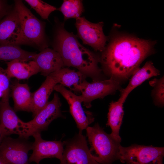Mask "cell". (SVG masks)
Segmentation results:
<instances>
[{
    "label": "cell",
    "instance_id": "obj_15",
    "mask_svg": "<svg viewBox=\"0 0 164 164\" xmlns=\"http://www.w3.org/2000/svg\"><path fill=\"white\" fill-rule=\"evenodd\" d=\"M33 60L38 66L39 72L46 77L64 66L59 53L53 49L48 47L36 53Z\"/></svg>",
    "mask_w": 164,
    "mask_h": 164
},
{
    "label": "cell",
    "instance_id": "obj_5",
    "mask_svg": "<svg viewBox=\"0 0 164 164\" xmlns=\"http://www.w3.org/2000/svg\"><path fill=\"white\" fill-rule=\"evenodd\" d=\"M63 151L60 164H100L92 157L86 137L79 132L63 142Z\"/></svg>",
    "mask_w": 164,
    "mask_h": 164
},
{
    "label": "cell",
    "instance_id": "obj_6",
    "mask_svg": "<svg viewBox=\"0 0 164 164\" xmlns=\"http://www.w3.org/2000/svg\"><path fill=\"white\" fill-rule=\"evenodd\" d=\"M27 139L4 137L0 144V158L7 164H28V153L32 143Z\"/></svg>",
    "mask_w": 164,
    "mask_h": 164
},
{
    "label": "cell",
    "instance_id": "obj_31",
    "mask_svg": "<svg viewBox=\"0 0 164 164\" xmlns=\"http://www.w3.org/2000/svg\"></svg>",
    "mask_w": 164,
    "mask_h": 164
},
{
    "label": "cell",
    "instance_id": "obj_8",
    "mask_svg": "<svg viewBox=\"0 0 164 164\" xmlns=\"http://www.w3.org/2000/svg\"><path fill=\"white\" fill-rule=\"evenodd\" d=\"M61 103L56 93L53 99L34 117L32 120L26 122V130L24 138L28 139L37 133L46 130L50 124L54 120L62 116L60 110Z\"/></svg>",
    "mask_w": 164,
    "mask_h": 164
},
{
    "label": "cell",
    "instance_id": "obj_24",
    "mask_svg": "<svg viewBox=\"0 0 164 164\" xmlns=\"http://www.w3.org/2000/svg\"><path fill=\"white\" fill-rule=\"evenodd\" d=\"M25 2L44 19H47L52 12L57 8L40 0H25Z\"/></svg>",
    "mask_w": 164,
    "mask_h": 164
},
{
    "label": "cell",
    "instance_id": "obj_30",
    "mask_svg": "<svg viewBox=\"0 0 164 164\" xmlns=\"http://www.w3.org/2000/svg\"><path fill=\"white\" fill-rule=\"evenodd\" d=\"M2 139L3 138L2 137L1 131L0 127V144L1 143Z\"/></svg>",
    "mask_w": 164,
    "mask_h": 164
},
{
    "label": "cell",
    "instance_id": "obj_12",
    "mask_svg": "<svg viewBox=\"0 0 164 164\" xmlns=\"http://www.w3.org/2000/svg\"><path fill=\"white\" fill-rule=\"evenodd\" d=\"M32 136L35 141L32 144L33 152L29 159V162H33L39 164L42 159L48 158L61 159L63 151V142L61 140H44L40 133H36Z\"/></svg>",
    "mask_w": 164,
    "mask_h": 164
},
{
    "label": "cell",
    "instance_id": "obj_11",
    "mask_svg": "<svg viewBox=\"0 0 164 164\" xmlns=\"http://www.w3.org/2000/svg\"><path fill=\"white\" fill-rule=\"evenodd\" d=\"M54 90L60 93L66 100L70 107V114L74 118L79 132L86 129L94 120L92 113L84 110L81 101L77 95L59 84L55 86Z\"/></svg>",
    "mask_w": 164,
    "mask_h": 164
},
{
    "label": "cell",
    "instance_id": "obj_3",
    "mask_svg": "<svg viewBox=\"0 0 164 164\" xmlns=\"http://www.w3.org/2000/svg\"><path fill=\"white\" fill-rule=\"evenodd\" d=\"M14 2L21 25L19 46H29L40 51L48 47L49 41L45 32V23L36 17L22 0Z\"/></svg>",
    "mask_w": 164,
    "mask_h": 164
},
{
    "label": "cell",
    "instance_id": "obj_14",
    "mask_svg": "<svg viewBox=\"0 0 164 164\" xmlns=\"http://www.w3.org/2000/svg\"><path fill=\"white\" fill-rule=\"evenodd\" d=\"M21 29V21L14 5L0 22V45L19 46Z\"/></svg>",
    "mask_w": 164,
    "mask_h": 164
},
{
    "label": "cell",
    "instance_id": "obj_10",
    "mask_svg": "<svg viewBox=\"0 0 164 164\" xmlns=\"http://www.w3.org/2000/svg\"><path fill=\"white\" fill-rule=\"evenodd\" d=\"M120 83L111 78L105 80H93L91 83L87 82L81 93L78 95L84 105L90 108L91 102L96 99L102 98L114 93L117 90L121 89Z\"/></svg>",
    "mask_w": 164,
    "mask_h": 164
},
{
    "label": "cell",
    "instance_id": "obj_1",
    "mask_svg": "<svg viewBox=\"0 0 164 164\" xmlns=\"http://www.w3.org/2000/svg\"><path fill=\"white\" fill-rule=\"evenodd\" d=\"M155 43L127 35L111 37L100 57L102 70L120 83L130 79L144 60L153 53Z\"/></svg>",
    "mask_w": 164,
    "mask_h": 164
},
{
    "label": "cell",
    "instance_id": "obj_25",
    "mask_svg": "<svg viewBox=\"0 0 164 164\" xmlns=\"http://www.w3.org/2000/svg\"><path fill=\"white\" fill-rule=\"evenodd\" d=\"M150 85L153 87L152 95L155 104L159 106L164 105V79L162 77L159 79L154 78L150 81Z\"/></svg>",
    "mask_w": 164,
    "mask_h": 164
},
{
    "label": "cell",
    "instance_id": "obj_17",
    "mask_svg": "<svg viewBox=\"0 0 164 164\" xmlns=\"http://www.w3.org/2000/svg\"><path fill=\"white\" fill-rule=\"evenodd\" d=\"M160 72L151 61L147 62L141 68L138 69L132 76L127 86L120 91L119 99L125 101L129 94L135 88L146 80L159 75Z\"/></svg>",
    "mask_w": 164,
    "mask_h": 164
},
{
    "label": "cell",
    "instance_id": "obj_13",
    "mask_svg": "<svg viewBox=\"0 0 164 164\" xmlns=\"http://www.w3.org/2000/svg\"><path fill=\"white\" fill-rule=\"evenodd\" d=\"M0 127L3 139L12 134L22 137L25 134L26 123L18 117L9 101H0Z\"/></svg>",
    "mask_w": 164,
    "mask_h": 164
},
{
    "label": "cell",
    "instance_id": "obj_16",
    "mask_svg": "<svg viewBox=\"0 0 164 164\" xmlns=\"http://www.w3.org/2000/svg\"><path fill=\"white\" fill-rule=\"evenodd\" d=\"M50 75L57 84L68 87L76 93H81L87 82V77L81 72L68 68H63Z\"/></svg>",
    "mask_w": 164,
    "mask_h": 164
},
{
    "label": "cell",
    "instance_id": "obj_7",
    "mask_svg": "<svg viewBox=\"0 0 164 164\" xmlns=\"http://www.w3.org/2000/svg\"><path fill=\"white\" fill-rule=\"evenodd\" d=\"M76 19L75 25L77 37L82 40L84 44L91 46L95 51L102 52L105 48L108 39L103 32V22L92 23L84 17Z\"/></svg>",
    "mask_w": 164,
    "mask_h": 164
},
{
    "label": "cell",
    "instance_id": "obj_26",
    "mask_svg": "<svg viewBox=\"0 0 164 164\" xmlns=\"http://www.w3.org/2000/svg\"><path fill=\"white\" fill-rule=\"evenodd\" d=\"M10 78L6 70L0 67V98L1 101H9Z\"/></svg>",
    "mask_w": 164,
    "mask_h": 164
},
{
    "label": "cell",
    "instance_id": "obj_27",
    "mask_svg": "<svg viewBox=\"0 0 164 164\" xmlns=\"http://www.w3.org/2000/svg\"><path fill=\"white\" fill-rule=\"evenodd\" d=\"M13 7L9 5L6 1L0 0V19L5 16Z\"/></svg>",
    "mask_w": 164,
    "mask_h": 164
},
{
    "label": "cell",
    "instance_id": "obj_2",
    "mask_svg": "<svg viewBox=\"0 0 164 164\" xmlns=\"http://www.w3.org/2000/svg\"><path fill=\"white\" fill-rule=\"evenodd\" d=\"M55 22L51 45L60 54L64 66L76 68L87 77L98 80L102 71L98 66L100 58L81 45L77 36L66 30L64 24L57 18Z\"/></svg>",
    "mask_w": 164,
    "mask_h": 164
},
{
    "label": "cell",
    "instance_id": "obj_9",
    "mask_svg": "<svg viewBox=\"0 0 164 164\" xmlns=\"http://www.w3.org/2000/svg\"><path fill=\"white\" fill-rule=\"evenodd\" d=\"M163 147L136 144L119 148V159L127 164H147L164 156Z\"/></svg>",
    "mask_w": 164,
    "mask_h": 164
},
{
    "label": "cell",
    "instance_id": "obj_23",
    "mask_svg": "<svg viewBox=\"0 0 164 164\" xmlns=\"http://www.w3.org/2000/svg\"><path fill=\"white\" fill-rule=\"evenodd\" d=\"M57 10L63 14L65 20L78 18L84 11L83 1L81 0H63L61 6Z\"/></svg>",
    "mask_w": 164,
    "mask_h": 164
},
{
    "label": "cell",
    "instance_id": "obj_4",
    "mask_svg": "<svg viewBox=\"0 0 164 164\" xmlns=\"http://www.w3.org/2000/svg\"><path fill=\"white\" fill-rule=\"evenodd\" d=\"M87 136L90 145V153L100 164H111L119 159L120 143L104 132L98 123L86 128Z\"/></svg>",
    "mask_w": 164,
    "mask_h": 164
},
{
    "label": "cell",
    "instance_id": "obj_29",
    "mask_svg": "<svg viewBox=\"0 0 164 164\" xmlns=\"http://www.w3.org/2000/svg\"><path fill=\"white\" fill-rule=\"evenodd\" d=\"M0 164H7L3 159L0 158Z\"/></svg>",
    "mask_w": 164,
    "mask_h": 164
},
{
    "label": "cell",
    "instance_id": "obj_18",
    "mask_svg": "<svg viewBox=\"0 0 164 164\" xmlns=\"http://www.w3.org/2000/svg\"><path fill=\"white\" fill-rule=\"evenodd\" d=\"M10 88L15 111L32 112V94L29 86L26 84L16 82L10 85Z\"/></svg>",
    "mask_w": 164,
    "mask_h": 164
},
{
    "label": "cell",
    "instance_id": "obj_22",
    "mask_svg": "<svg viewBox=\"0 0 164 164\" xmlns=\"http://www.w3.org/2000/svg\"><path fill=\"white\" fill-rule=\"evenodd\" d=\"M36 53L28 52L19 46L0 45V60L12 61L19 60L24 61L33 60Z\"/></svg>",
    "mask_w": 164,
    "mask_h": 164
},
{
    "label": "cell",
    "instance_id": "obj_21",
    "mask_svg": "<svg viewBox=\"0 0 164 164\" xmlns=\"http://www.w3.org/2000/svg\"><path fill=\"white\" fill-rule=\"evenodd\" d=\"M125 101L120 99L110 104L108 113L107 125L110 126L111 132L110 134L112 138L120 143L121 138L119 136V130L124 115L123 104Z\"/></svg>",
    "mask_w": 164,
    "mask_h": 164
},
{
    "label": "cell",
    "instance_id": "obj_19",
    "mask_svg": "<svg viewBox=\"0 0 164 164\" xmlns=\"http://www.w3.org/2000/svg\"><path fill=\"white\" fill-rule=\"evenodd\" d=\"M5 69L9 77L18 80L27 79L39 72L38 66L33 60L24 61L15 60L7 62Z\"/></svg>",
    "mask_w": 164,
    "mask_h": 164
},
{
    "label": "cell",
    "instance_id": "obj_28",
    "mask_svg": "<svg viewBox=\"0 0 164 164\" xmlns=\"http://www.w3.org/2000/svg\"><path fill=\"white\" fill-rule=\"evenodd\" d=\"M163 156L160 157L151 162L147 164H163Z\"/></svg>",
    "mask_w": 164,
    "mask_h": 164
},
{
    "label": "cell",
    "instance_id": "obj_20",
    "mask_svg": "<svg viewBox=\"0 0 164 164\" xmlns=\"http://www.w3.org/2000/svg\"><path fill=\"white\" fill-rule=\"evenodd\" d=\"M57 84L50 75L46 78L40 87L32 94V112L34 117L48 102L49 98Z\"/></svg>",
    "mask_w": 164,
    "mask_h": 164
}]
</instances>
